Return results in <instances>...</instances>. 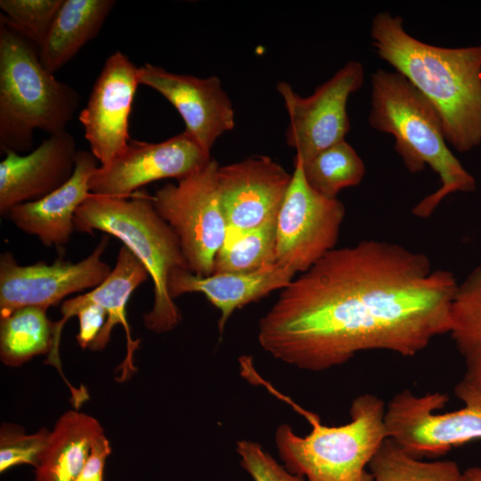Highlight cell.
I'll return each instance as SVG.
<instances>
[{
	"instance_id": "6da1fadb",
	"label": "cell",
	"mask_w": 481,
	"mask_h": 481,
	"mask_svg": "<svg viewBox=\"0 0 481 481\" xmlns=\"http://www.w3.org/2000/svg\"><path fill=\"white\" fill-rule=\"evenodd\" d=\"M458 283L424 253L363 240L332 249L283 288L257 339L274 358L311 371L367 350L414 356L448 333Z\"/></svg>"
},
{
	"instance_id": "7a4b0ae2",
	"label": "cell",
	"mask_w": 481,
	"mask_h": 481,
	"mask_svg": "<svg viewBox=\"0 0 481 481\" xmlns=\"http://www.w3.org/2000/svg\"><path fill=\"white\" fill-rule=\"evenodd\" d=\"M371 38L377 54L436 110L448 145L467 152L481 144V45L424 43L407 33L401 16L387 12L372 19Z\"/></svg>"
},
{
	"instance_id": "3957f363",
	"label": "cell",
	"mask_w": 481,
	"mask_h": 481,
	"mask_svg": "<svg viewBox=\"0 0 481 481\" xmlns=\"http://www.w3.org/2000/svg\"><path fill=\"white\" fill-rule=\"evenodd\" d=\"M368 121L394 136L395 150L411 173L428 166L439 176L440 187L414 206V216L428 217L450 194L476 190L475 178L448 146L436 110L400 73H372Z\"/></svg>"
},
{
	"instance_id": "277c9868",
	"label": "cell",
	"mask_w": 481,
	"mask_h": 481,
	"mask_svg": "<svg viewBox=\"0 0 481 481\" xmlns=\"http://www.w3.org/2000/svg\"><path fill=\"white\" fill-rule=\"evenodd\" d=\"M247 379H256L271 393L285 401L311 427L305 436L295 434L290 426L280 425L275 431V444L284 467L306 481H373L369 465L382 443L388 438L386 405L370 393L354 398L350 421L340 426L322 424L320 417L264 380L253 367Z\"/></svg>"
},
{
	"instance_id": "5b68a950",
	"label": "cell",
	"mask_w": 481,
	"mask_h": 481,
	"mask_svg": "<svg viewBox=\"0 0 481 481\" xmlns=\"http://www.w3.org/2000/svg\"><path fill=\"white\" fill-rule=\"evenodd\" d=\"M79 102L75 88L43 66L37 46L0 15L1 151H29L36 130L66 131Z\"/></svg>"
},
{
	"instance_id": "8992f818",
	"label": "cell",
	"mask_w": 481,
	"mask_h": 481,
	"mask_svg": "<svg viewBox=\"0 0 481 481\" xmlns=\"http://www.w3.org/2000/svg\"><path fill=\"white\" fill-rule=\"evenodd\" d=\"M75 231H94L119 239L141 261L153 282V304L143 314L146 329L165 333L182 321V314L167 290L169 273L187 268L179 239L158 214L151 196L136 192L118 199L90 193L76 212Z\"/></svg>"
},
{
	"instance_id": "52a82bcc",
	"label": "cell",
	"mask_w": 481,
	"mask_h": 481,
	"mask_svg": "<svg viewBox=\"0 0 481 481\" xmlns=\"http://www.w3.org/2000/svg\"><path fill=\"white\" fill-rule=\"evenodd\" d=\"M454 394L463 407L440 413L448 401L446 395L397 392L386 405L388 438L420 459L444 455L454 447L481 440V391L461 380Z\"/></svg>"
},
{
	"instance_id": "ba28073f",
	"label": "cell",
	"mask_w": 481,
	"mask_h": 481,
	"mask_svg": "<svg viewBox=\"0 0 481 481\" xmlns=\"http://www.w3.org/2000/svg\"><path fill=\"white\" fill-rule=\"evenodd\" d=\"M219 164L211 158L190 175L167 183L151 196L158 214L177 235L188 269L213 273L214 262L229 232L217 184Z\"/></svg>"
},
{
	"instance_id": "9c48e42d",
	"label": "cell",
	"mask_w": 481,
	"mask_h": 481,
	"mask_svg": "<svg viewBox=\"0 0 481 481\" xmlns=\"http://www.w3.org/2000/svg\"><path fill=\"white\" fill-rule=\"evenodd\" d=\"M346 209L306 183L294 158L291 183L277 216L276 262L302 273L336 249Z\"/></svg>"
},
{
	"instance_id": "30bf717a",
	"label": "cell",
	"mask_w": 481,
	"mask_h": 481,
	"mask_svg": "<svg viewBox=\"0 0 481 481\" xmlns=\"http://www.w3.org/2000/svg\"><path fill=\"white\" fill-rule=\"evenodd\" d=\"M363 81V64L349 61L306 97L285 81L277 83L289 118L286 143L303 163L345 140L350 130L347 101Z\"/></svg>"
},
{
	"instance_id": "8fae6325",
	"label": "cell",
	"mask_w": 481,
	"mask_h": 481,
	"mask_svg": "<svg viewBox=\"0 0 481 481\" xmlns=\"http://www.w3.org/2000/svg\"><path fill=\"white\" fill-rule=\"evenodd\" d=\"M109 244L103 235L93 252L77 263L59 258L51 265L37 262L21 265L10 252L0 257V318L17 309H48L63 298L100 285L112 268L102 260Z\"/></svg>"
},
{
	"instance_id": "7c38bea8",
	"label": "cell",
	"mask_w": 481,
	"mask_h": 481,
	"mask_svg": "<svg viewBox=\"0 0 481 481\" xmlns=\"http://www.w3.org/2000/svg\"><path fill=\"white\" fill-rule=\"evenodd\" d=\"M211 158L185 130L159 143L131 138L118 155L94 170L89 181L90 192L127 199L152 182L179 180Z\"/></svg>"
},
{
	"instance_id": "4fadbf2b",
	"label": "cell",
	"mask_w": 481,
	"mask_h": 481,
	"mask_svg": "<svg viewBox=\"0 0 481 481\" xmlns=\"http://www.w3.org/2000/svg\"><path fill=\"white\" fill-rule=\"evenodd\" d=\"M138 67L122 52L105 61L78 115L90 151L106 165L128 144V120L138 86Z\"/></svg>"
},
{
	"instance_id": "5bb4252c",
	"label": "cell",
	"mask_w": 481,
	"mask_h": 481,
	"mask_svg": "<svg viewBox=\"0 0 481 481\" xmlns=\"http://www.w3.org/2000/svg\"><path fill=\"white\" fill-rule=\"evenodd\" d=\"M140 85L165 97L178 111L185 131L211 155L216 141L234 128L232 102L216 76L198 77L145 63L138 67Z\"/></svg>"
},
{
	"instance_id": "9a60e30c",
	"label": "cell",
	"mask_w": 481,
	"mask_h": 481,
	"mask_svg": "<svg viewBox=\"0 0 481 481\" xmlns=\"http://www.w3.org/2000/svg\"><path fill=\"white\" fill-rule=\"evenodd\" d=\"M291 178L292 174L265 155L219 166L217 184L228 233L254 229L277 216Z\"/></svg>"
},
{
	"instance_id": "2e32d148",
	"label": "cell",
	"mask_w": 481,
	"mask_h": 481,
	"mask_svg": "<svg viewBox=\"0 0 481 481\" xmlns=\"http://www.w3.org/2000/svg\"><path fill=\"white\" fill-rule=\"evenodd\" d=\"M150 277L148 271L141 261L126 246H122L118 253L115 266L109 276L97 287L88 292L67 299L61 306V318L53 322V347L47 355L45 363L54 366L69 388L72 386L65 378L60 358V344L61 331L65 323L76 314L77 310L88 304L102 306L107 312V320L101 332L90 345L89 349L102 350L109 343L115 325L120 324L126 332V355L118 366L121 371L119 381L127 379L135 371L134 352L138 348L140 340L133 339L126 319V306L135 289Z\"/></svg>"
},
{
	"instance_id": "e0dca14e",
	"label": "cell",
	"mask_w": 481,
	"mask_h": 481,
	"mask_svg": "<svg viewBox=\"0 0 481 481\" xmlns=\"http://www.w3.org/2000/svg\"><path fill=\"white\" fill-rule=\"evenodd\" d=\"M67 131L50 135L24 155L7 151L0 162V214L6 217L17 205L40 200L71 177L77 153Z\"/></svg>"
},
{
	"instance_id": "ac0fdd59",
	"label": "cell",
	"mask_w": 481,
	"mask_h": 481,
	"mask_svg": "<svg viewBox=\"0 0 481 481\" xmlns=\"http://www.w3.org/2000/svg\"><path fill=\"white\" fill-rule=\"evenodd\" d=\"M98 162L91 151H78L74 172L66 183L40 200L15 206L6 217L45 247H63L75 232L77 210L91 193L89 181Z\"/></svg>"
},
{
	"instance_id": "d6986e66",
	"label": "cell",
	"mask_w": 481,
	"mask_h": 481,
	"mask_svg": "<svg viewBox=\"0 0 481 481\" xmlns=\"http://www.w3.org/2000/svg\"><path fill=\"white\" fill-rule=\"evenodd\" d=\"M296 273L278 263L250 273H219L201 276L187 268H175L168 276L167 290L175 299L185 293L200 292L220 311L219 333L239 308L288 286Z\"/></svg>"
},
{
	"instance_id": "ffe728a7",
	"label": "cell",
	"mask_w": 481,
	"mask_h": 481,
	"mask_svg": "<svg viewBox=\"0 0 481 481\" xmlns=\"http://www.w3.org/2000/svg\"><path fill=\"white\" fill-rule=\"evenodd\" d=\"M116 2L63 0L42 44L43 66L55 73L65 66L102 28Z\"/></svg>"
},
{
	"instance_id": "44dd1931",
	"label": "cell",
	"mask_w": 481,
	"mask_h": 481,
	"mask_svg": "<svg viewBox=\"0 0 481 481\" xmlns=\"http://www.w3.org/2000/svg\"><path fill=\"white\" fill-rule=\"evenodd\" d=\"M104 430L84 412L68 411L55 423L47 447L36 469L35 481H76L95 438Z\"/></svg>"
},
{
	"instance_id": "7402d4cb",
	"label": "cell",
	"mask_w": 481,
	"mask_h": 481,
	"mask_svg": "<svg viewBox=\"0 0 481 481\" xmlns=\"http://www.w3.org/2000/svg\"><path fill=\"white\" fill-rule=\"evenodd\" d=\"M448 334L462 357V381L481 391V264L458 283Z\"/></svg>"
},
{
	"instance_id": "603a6c76",
	"label": "cell",
	"mask_w": 481,
	"mask_h": 481,
	"mask_svg": "<svg viewBox=\"0 0 481 481\" xmlns=\"http://www.w3.org/2000/svg\"><path fill=\"white\" fill-rule=\"evenodd\" d=\"M46 311L26 306L0 318V358L4 364L18 367L34 356L50 354L53 322Z\"/></svg>"
},
{
	"instance_id": "cb8c5ba5",
	"label": "cell",
	"mask_w": 481,
	"mask_h": 481,
	"mask_svg": "<svg viewBox=\"0 0 481 481\" xmlns=\"http://www.w3.org/2000/svg\"><path fill=\"white\" fill-rule=\"evenodd\" d=\"M277 216L254 229L228 233L213 273H250L276 264Z\"/></svg>"
},
{
	"instance_id": "d4e9b609",
	"label": "cell",
	"mask_w": 481,
	"mask_h": 481,
	"mask_svg": "<svg viewBox=\"0 0 481 481\" xmlns=\"http://www.w3.org/2000/svg\"><path fill=\"white\" fill-rule=\"evenodd\" d=\"M369 469L373 481H463L455 461H421L390 438L379 446Z\"/></svg>"
},
{
	"instance_id": "484cf974",
	"label": "cell",
	"mask_w": 481,
	"mask_h": 481,
	"mask_svg": "<svg viewBox=\"0 0 481 481\" xmlns=\"http://www.w3.org/2000/svg\"><path fill=\"white\" fill-rule=\"evenodd\" d=\"M301 163L308 185L328 198H337L342 190L359 184L365 174L363 160L346 140Z\"/></svg>"
},
{
	"instance_id": "4316f807",
	"label": "cell",
	"mask_w": 481,
	"mask_h": 481,
	"mask_svg": "<svg viewBox=\"0 0 481 481\" xmlns=\"http://www.w3.org/2000/svg\"><path fill=\"white\" fill-rule=\"evenodd\" d=\"M62 2L63 0H1V16L38 48Z\"/></svg>"
},
{
	"instance_id": "83f0119b",
	"label": "cell",
	"mask_w": 481,
	"mask_h": 481,
	"mask_svg": "<svg viewBox=\"0 0 481 481\" xmlns=\"http://www.w3.org/2000/svg\"><path fill=\"white\" fill-rule=\"evenodd\" d=\"M51 431L45 428L27 434L23 428L4 423L0 430V472L21 464L35 469L47 447Z\"/></svg>"
},
{
	"instance_id": "f1b7e54d",
	"label": "cell",
	"mask_w": 481,
	"mask_h": 481,
	"mask_svg": "<svg viewBox=\"0 0 481 481\" xmlns=\"http://www.w3.org/2000/svg\"><path fill=\"white\" fill-rule=\"evenodd\" d=\"M240 466L250 475L253 481H305V478L289 472L279 464L261 444L250 440L236 444Z\"/></svg>"
},
{
	"instance_id": "f546056e",
	"label": "cell",
	"mask_w": 481,
	"mask_h": 481,
	"mask_svg": "<svg viewBox=\"0 0 481 481\" xmlns=\"http://www.w3.org/2000/svg\"><path fill=\"white\" fill-rule=\"evenodd\" d=\"M75 315L79 322L77 341L81 348H89L105 324L107 312L99 305L88 304L80 307Z\"/></svg>"
},
{
	"instance_id": "4dcf8cb0",
	"label": "cell",
	"mask_w": 481,
	"mask_h": 481,
	"mask_svg": "<svg viewBox=\"0 0 481 481\" xmlns=\"http://www.w3.org/2000/svg\"><path fill=\"white\" fill-rule=\"evenodd\" d=\"M110 453V441L102 433L94 441L89 457L76 481H104V466Z\"/></svg>"
},
{
	"instance_id": "1f68e13d",
	"label": "cell",
	"mask_w": 481,
	"mask_h": 481,
	"mask_svg": "<svg viewBox=\"0 0 481 481\" xmlns=\"http://www.w3.org/2000/svg\"><path fill=\"white\" fill-rule=\"evenodd\" d=\"M463 481H481V467H471L464 470Z\"/></svg>"
}]
</instances>
